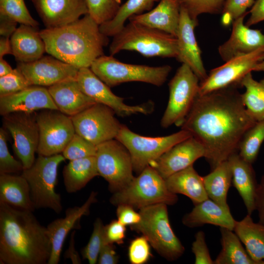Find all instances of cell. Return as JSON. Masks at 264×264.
I'll list each match as a JSON object with an SVG mask.
<instances>
[{
    "label": "cell",
    "mask_w": 264,
    "mask_h": 264,
    "mask_svg": "<svg viewBox=\"0 0 264 264\" xmlns=\"http://www.w3.org/2000/svg\"><path fill=\"white\" fill-rule=\"evenodd\" d=\"M238 88L198 95L181 126L204 147L211 171L238 153L243 135L257 122L247 111Z\"/></svg>",
    "instance_id": "6da1fadb"
},
{
    "label": "cell",
    "mask_w": 264,
    "mask_h": 264,
    "mask_svg": "<svg viewBox=\"0 0 264 264\" xmlns=\"http://www.w3.org/2000/svg\"><path fill=\"white\" fill-rule=\"evenodd\" d=\"M32 212L0 202V264H47L50 238Z\"/></svg>",
    "instance_id": "7a4b0ae2"
},
{
    "label": "cell",
    "mask_w": 264,
    "mask_h": 264,
    "mask_svg": "<svg viewBox=\"0 0 264 264\" xmlns=\"http://www.w3.org/2000/svg\"><path fill=\"white\" fill-rule=\"evenodd\" d=\"M88 14L63 26L46 28L40 31L46 52L56 58L80 69L90 67L103 55L109 37Z\"/></svg>",
    "instance_id": "3957f363"
},
{
    "label": "cell",
    "mask_w": 264,
    "mask_h": 264,
    "mask_svg": "<svg viewBox=\"0 0 264 264\" xmlns=\"http://www.w3.org/2000/svg\"><path fill=\"white\" fill-rule=\"evenodd\" d=\"M122 50L135 51L146 57L176 58L177 40L164 31L129 21L113 36L110 45L111 56Z\"/></svg>",
    "instance_id": "277c9868"
},
{
    "label": "cell",
    "mask_w": 264,
    "mask_h": 264,
    "mask_svg": "<svg viewBox=\"0 0 264 264\" xmlns=\"http://www.w3.org/2000/svg\"><path fill=\"white\" fill-rule=\"evenodd\" d=\"M140 221L130 226L141 233L162 257L169 261L179 258L185 248L173 231L170 223L167 205L154 204L139 209Z\"/></svg>",
    "instance_id": "5b68a950"
},
{
    "label": "cell",
    "mask_w": 264,
    "mask_h": 264,
    "mask_svg": "<svg viewBox=\"0 0 264 264\" xmlns=\"http://www.w3.org/2000/svg\"><path fill=\"white\" fill-rule=\"evenodd\" d=\"M177 200V195L169 191L165 179L151 166L127 186L113 193L110 199L115 206L126 204L138 209L159 203L174 205Z\"/></svg>",
    "instance_id": "8992f818"
},
{
    "label": "cell",
    "mask_w": 264,
    "mask_h": 264,
    "mask_svg": "<svg viewBox=\"0 0 264 264\" xmlns=\"http://www.w3.org/2000/svg\"><path fill=\"white\" fill-rule=\"evenodd\" d=\"M66 158L63 154L39 155L33 165L24 169L21 175L29 186L32 201L35 209L49 208L56 213L62 212L61 197L56 192L58 168Z\"/></svg>",
    "instance_id": "52a82bcc"
},
{
    "label": "cell",
    "mask_w": 264,
    "mask_h": 264,
    "mask_svg": "<svg viewBox=\"0 0 264 264\" xmlns=\"http://www.w3.org/2000/svg\"><path fill=\"white\" fill-rule=\"evenodd\" d=\"M90 69L110 88L124 83L141 82L157 87L163 85L172 70L169 65L151 66L121 62L112 56L102 55L91 64Z\"/></svg>",
    "instance_id": "ba28073f"
},
{
    "label": "cell",
    "mask_w": 264,
    "mask_h": 264,
    "mask_svg": "<svg viewBox=\"0 0 264 264\" xmlns=\"http://www.w3.org/2000/svg\"><path fill=\"white\" fill-rule=\"evenodd\" d=\"M191 136L189 132L181 129L169 135L145 136L134 132L122 124L115 139L128 149L133 171L139 174L173 146Z\"/></svg>",
    "instance_id": "9c48e42d"
},
{
    "label": "cell",
    "mask_w": 264,
    "mask_h": 264,
    "mask_svg": "<svg viewBox=\"0 0 264 264\" xmlns=\"http://www.w3.org/2000/svg\"><path fill=\"white\" fill-rule=\"evenodd\" d=\"M199 83L192 69L182 64L168 84L169 97L161 119L162 128L181 127L198 95Z\"/></svg>",
    "instance_id": "30bf717a"
},
{
    "label": "cell",
    "mask_w": 264,
    "mask_h": 264,
    "mask_svg": "<svg viewBox=\"0 0 264 264\" xmlns=\"http://www.w3.org/2000/svg\"><path fill=\"white\" fill-rule=\"evenodd\" d=\"M95 156L99 175L108 182L112 192L124 188L134 179L130 154L116 139L97 145Z\"/></svg>",
    "instance_id": "8fae6325"
},
{
    "label": "cell",
    "mask_w": 264,
    "mask_h": 264,
    "mask_svg": "<svg viewBox=\"0 0 264 264\" xmlns=\"http://www.w3.org/2000/svg\"><path fill=\"white\" fill-rule=\"evenodd\" d=\"M39 131L38 155L62 153L75 132L71 117L58 110L44 109L36 113Z\"/></svg>",
    "instance_id": "7c38bea8"
},
{
    "label": "cell",
    "mask_w": 264,
    "mask_h": 264,
    "mask_svg": "<svg viewBox=\"0 0 264 264\" xmlns=\"http://www.w3.org/2000/svg\"><path fill=\"white\" fill-rule=\"evenodd\" d=\"M115 114L108 106L96 103L71 117L75 132L97 146L117 136L122 124Z\"/></svg>",
    "instance_id": "4fadbf2b"
},
{
    "label": "cell",
    "mask_w": 264,
    "mask_h": 264,
    "mask_svg": "<svg viewBox=\"0 0 264 264\" xmlns=\"http://www.w3.org/2000/svg\"><path fill=\"white\" fill-rule=\"evenodd\" d=\"M3 125L11 134L13 150L24 169L34 163L39 142V131L34 112H15L3 116Z\"/></svg>",
    "instance_id": "5bb4252c"
},
{
    "label": "cell",
    "mask_w": 264,
    "mask_h": 264,
    "mask_svg": "<svg viewBox=\"0 0 264 264\" xmlns=\"http://www.w3.org/2000/svg\"><path fill=\"white\" fill-rule=\"evenodd\" d=\"M264 60V48L234 57L212 69L207 78L199 83L198 95L231 87H242V78Z\"/></svg>",
    "instance_id": "9a60e30c"
},
{
    "label": "cell",
    "mask_w": 264,
    "mask_h": 264,
    "mask_svg": "<svg viewBox=\"0 0 264 264\" xmlns=\"http://www.w3.org/2000/svg\"><path fill=\"white\" fill-rule=\"evenodd\" d=\"M76 80L87 95L95 102L108 106L121 117L137 113L148 114L153 110L151 102L135 106L125 104L124 99L114 94L110 87L100 80L89 67L79 69Z\"/></svg>",
    "instance_id": "2e32d148"
},
{
    "label": "cell",
    "mask_w": 264,
    "mask_h": 264,
    "mask_svg": "<svg viewBox=\"0 0 264 264\" xmlns=\"http://www.w3.org/2000/svg\"><path fill=\"white\" fill-rule=\"evenodd\" d=\"M17 67L31 86L48 87L67 79L76 78L79 70L51 55L42 56L32 62H19Z\"/></svg>",
    "instance_id": "e0dca14e"
},
{
    "label": "cell",
    "mask_w": 264,
    "mask_h": 264,
    "mask_svg": "<svg viewBox=\"0 0 264 264\" xmlns=\"http://www.w3.org/2000/svg\"><path fill=\"white\" fill-rule=\"evenodd\" d=\"M198 21L192 19L187 11L180 7L179 22L176 36L177 54L176 60L188 66L198 78L200 82L207 77L202 62L201 50L198 44L195 28Z\"/></svg>",
    "instance_id": "ac0fdd59"
},
{
    "label": "cell",
    "mask_w": 264,
    "mask_h": 264,
    "mask_svg": "<svg viewBox=\"0 0 264 264\" xmlns=\"http://www.w3.org/2000/svg\"><path fill=\"white\" fill-rule=\"evenodd\" d=\"M204 155V147L191 136L173 146L149 166L166 179L172 175L193 165Z\"/></svg>",
    "instance_id": "d6986e66"
},
{
    "label": "cell",
    "mask_w": 264,
    "mask_h": 264,
    "mask_svg": "<svg viewBox=\"0 0 264 264\" xmlns=\"http://www.w3.org/2000/svg\"><path fill=\"white\" fill-rule=\"evenodd\" d=\"M97 193L92 191L87 200L81 206L68 208L65 217L57 219L46 226L50 238L52 250L48 264H58L66 238L69 232L80 227V219L89 213L91 205L97 201Z\"/></svg>",
    "instance_id": "ffe728a7"
},
{
    "label": "cell",
    "mask_w": 264,
    "mask_h": 264,
    "mask_svg": "<svg viewBox=\"0 0 264 264\" xmlns=\"http://www.w3.org/2000/svg\"><path fill=\"white\" fill-rule=\"evenodd\" d=\"M46 28L63 26L88 13L86 0H32Z\"/></svg>",
    "instance_id": "44dd1931"
},
{
    "label": "cell",
    "mask_w": 264,
    "mask_h": 264,
    "mask_svg": "<svg viewBox=\"0 0 264 264\" xmlns=\"http://www.w3.org/2000/svg\"><path fill=\"white\" fill-rule=\"evenodd\" d=\"M248 12L234 20L229 38L218 48L219 55L224 62L238 56L264 48V34L244 24V18Z\"/></svg>",
    "instance_id": "7402d4cb"
},
{
    "label": "cell",
    "mask_w": 264,
    "mask_h": 264,
    "mask_svg": "<svg viewBox=\"0 0 264 264\" xmlns=\"http://www.w3.org/2000/svg\"><path fill=\"white\" fill-rule=\"evenodd\" d=\"M44 109L58 108L48 88L44 87L31 86L15 93L0 97V114L2 116L12 112L31 113Z\"/></svg>",
    "instance_id": "603a6c76"
},
{
    "label": "cell",
    "mask_w": 264,
    "mask_h": 264,
    "mask_svg": "<svg viewBox=\"0 0 264 264\" xmlns=\"http://www.w3.org/2000/svg\"><path fill=\"white\" fill-rule=\"evenodd\" d=\"M48 90L58 110L70 117L96 103L82 90L76 78L57 83Z\"/></svg>",
    "instance_id": "cb8c5ba5"
},
{
    "label": "cell",
    "mask_w": 264,
    "mask_h": 264,
    "mask_svg": "<svg viewBox=\"0 0 264 264\" xmlns=\"http://www.w3.org/2000/svg\"><path fill=\"white\" fill-rule=\"evenodd\" d=\"M179 0H160L150 11L132 16L129 21L155 28L176 37L180 14Z\"/></svg>",
    "instance_id": "d4e9b609"
},
{
    "label": "cell",
    "mask_w": 264,
    "mask_h": 264,
    "mask_svg": "<svg viewBox=\"0 0 264 264\" xmlns=\"http://www.w3.org/2000/svg\"><path fill=\"white\" fill-rule=\"evenodd\" d=\"M236 221L230 208L221 206L209 198L195 205L192 211L182 219V223L190 228L209 224L233 231Z\"/></svg>",
    "instance_id": "484cf974"
},
{
    "label": "cell",
    "mask_w": 264,
    "mask_h": 264,
    "mask_svg": "<svg viewBox=\"0 0 264 264\" xmlns=\"http://www.w3.org/2000/svg\"><path fill=\"white\" fill-rule=\"evenodd\" d=\"M232 173V183L242 199L247 214L256 210L255 197L258 183L252 164L241 157L238 153L227 159Z\"/></svg>",
    "instance_id": "4316f807"
},
{
    "label": "cell",
    "mask_w": 264,
    "mask_h": 264,
    "mask_svg": "<svg viewBox=\"0 0 264 264\" xmlns=\"http://www.w3.org/2000/svg\"><path fill=\"white\" fill-rule=\"evenodd\" d=\"M12 55L20 63L35 61L46 52L44 42L37 27L21 24L11 35Z\"/></svg>",
    "instance_id": "83f0119b"
},
{
    "label": "cell",
    "mask_w": 264,
    "mask_h": 264,
    "mask_svg": "<svg viewBox=\"0 0 264 264\" xmlns=\"http://www.w3.org/2000/svg\"><path fill=\"white\" fill-rule=\"evenodd\" d=\"M165 180L170 191L188 197L194 205L209 198L203 177L198 174L193 165L172 175Z\"/></svg>",
    "instance_id": "f1b7e54d"
},
{
    "label": "cell",
    "mask_w": 264,
    "mask_h": 264,
    "mask_svg": "<svg viewBox=\"0 0 264 264\" xmlns=\"http://www.w3.org/2000/svg\"><path fill=\"white\" fill-rule=\"evenodd\" d=\"M0 202L20 209H35L29 184L22 175L0 174Z\"/></svg>",
    "instance_id": "f546056e"
},
{
    "label": "cell",
    "mask_w": 264,
    "mask_h": 264,
    "mask_svg": "<svg viewBox=\"0 0 264 264\" xmlns=\"http://www.w3.org/2000/svg\"><path fill=\"white\" fill-rule=\"evenodd\" d=\"M233 231L256 264H264V224L255 222L247 214L241 220L236 221Z\"/></svg>",
    "instance_id": "4dcf8cb0"
},
{
    "label": "cell",
    "mask_w": 264,
    "mask_h": 264,
    "mask_svg": "<svg viewBox=\"0 0 264 264\" xmlns=\"http://www.w3.org/2000/svg\"><path fill=\"white\" fill-rule=\"evenodd\" d=\"M64 183L67 193L83 188L94 177L99 176L95 156L70 160L63 171Z\"/></svg>",
    "instance_id": "1f68e13d"
},
{
    "label": "cell",
    "mask_w": 264,
    "mask_h": 264,
    "mask_svg": "<svg viewBox=\"0 0 264 264\" xmlns=\"http://www.w3.org/2000/svg\"><path fill=\"white\" fill-rule=\"evenodd\" d=\"M202 177L208 198L220 206L229 208L227 197L232 182V173L228 161L222 162Z\"/></svg>",
    "instance_id": "d6a6232c"
},
{
    "label": "cell",
    "mask_w": 264,
    "mask_h": 264,
    "mask_svg": "<svg viewBox=\"0 0 264 264\" xmlns=\"http://www.w3.org/2000/svg\"><path fill=\"white\" fill-rule=\"evenodd\" d=\"M221 249L214 264H256L234 231L220 227Z\"/></svg>",
    "instance_id": "836d02e7"
},
{
    "label": "cell",
    "mask_w": 264,
    "mask_h": 264,
    "mask_svg": "<svg viewBox=\"0 0 264 264\" xmlns=\"http://www.w3.org/2000/svg\"><path fill=\"white\" fill-rule=\"evenodd\" d=\"M160 0H127L120 7L111 20L99 25L101 32L108 37H113L125 26V23L133 15H140L152 10Z\"/></svg>",
    "instance_id": "e575fe53"
},
{
    "label": "cell",
    "mask_w": 264,
    "mask_h": 264,
    "mask_svg": "<svg viewBox=\"0 0 264 264\" xmlns=\"http://www.w3.org/2000/svg\"><path fill=\"white\" fill-rule=\"evenodd\" d=\"M241 85L245 89L242 99L248 112L256 121L264 119V79L257 81L250 72L242 78Z\"/></svg>",
    "instance_id": "d590c367"
},
{
    "label": "cell",
    "mask_w": 264,
    "mask_h": 264,
    "mask_svg": "<svg viewBox=\"0 0 264 264\" xmlns=\"http://www.w3.org/2000/svg\"><path fill=\"white\" fill-rule=\"evenodd\" d=\"M264 141V119L257 121L245 132L239 144V154L246 161L253 164Z\"/></svg>",
    "instance_id": "8d00e7d4"
},
{
    "label": "cell",
    "mask_w": 264,
    "mask_h": 264,
    "mask_svg": "<svg viewBox=\"0 0 264 264\" xmlns=\"http://www.w3.org/2000/svg\"><path fill=\"white\" fill-rule=\"evenodd\" d=\"M88 14L99 25L115 16L122 0H86Z\"/></svg>",
    "instance_id": "74e56055"
},
{
    "label": "cell",
    "mask_w": 264,
    "mask_h": 264,
    "mask_svg": "<svg viewBox=\"0 0 264 264\" xmlns=\"http://www.w3.org/2000/svg\"><path fill=\"white\" fill-rule=\"evenodd\" d=\"M0 13L21 24L34 27L39 25L38 22L31 16L24 0H0Z\"/></svg>",
    "instance_id": "f35d334b"
},
{
    "label": "cell",
    "mask_w": 264,
    "mask_h": 264,
    "mask_svg": "<svg viewBox=\"0 0 264 264\" xmlns=\"http://www.w3.org/2000/svg\"><path fill=\"white\" fill-rule=\"evenodd\" d=\"M226 0H179L180 6L184 8L189 16L198 21L202 14H220L223 9Z\"/></svg>",
    "instance_id": "ab89813d"
},
{
    "label": "cell",
    "mask_w": 264,
    "mask_h": 264,
    "mask_svg": "<svg viewBox=\"0 0 264 264\" xmlns=\"http://www.w3.org/2000/svg\"><path fill=\"white\" fill-rule=\"evenodd\" d=\"M96 146L75 133L62 153L70 160L95 156Z\"/></svg>",
    "instance_id": "60d3db41"
},
{
    "label": "cell",
    "mask_w": 264,
    "mask_h": 264,
    "mask_svg": "<svg viewBox=\"0 0 264 264\" xmlns=\"http://www.w3.org/2000/svg\"><path fill=\"white\" fill-rule=\"evenodd\" d=\"M104 227L101 219H96L89 240L82 251L83 259L87 260L90 264L97 263L99 254L104 243Z\"/></svg>",
    "instance_id": "b9f144b4"
},
{
    "label": "cell",
    "mask_w": 264,
    "mask_h": 264,
    "mask_svg": "<svg viewBox=\"0 0 264 264\" xmlns=\"http://www.w3.org/2000/svg\"><path fill=\"white\" fill-rule=\"evenodd\" d=\"M31 85L18 68L0 77V97L11 95L21 91Z\"/></svg>",
    "instance_id": "7bdbcfd3"
},
{
    "label": "cell",
    "mask_w": 264,
    "mask_h": 264,
    "mask_svg": "<svg viewBox=\"0 0 264 264\" xmlns=\"http://www.w3.org/2000/svg\"><path fill=\"white\" fill-rule=\"evenodd\" d=\"M7 132L4 128L0 129V174H13L24 169L20 160L15 159L9 152L7 145Z\"/></svg>",
    "instance_id": "ee69618b"
},
{
    "label": "cell",
    "mask_w": 264,
    "mask_h": 264,
    "mask_svg": "<svg viewBox=\"0 0 264 264\" xmlns=\"http://www.w3.org/2000/svg\"><path fill=\"white\" fill-rule=\"evenodd\" d=\"M150 244L147 239L141 236L132 240L128 248V256L132 264H143L151 256Z\"/></svg>",
    "instance_id": "f6af8a7d"
},
{
    "label": "cell",
    "mask_w": 264,
    "mask_h": 264,
    "mask_svg": "<svg viewBox=\"0 0 264 264\" xmlns=\"http://www.w3.org/2000/svg\"><path fill=\"white\" fill-rule=\"evenodd\" d=\"M254 0H226L222 14L221 22L224 25L231 22L246 13Z\"/></svg>",
    "instance_id": "bcb514c9"
},
{
    "label": "cell",
    "mask_w": 264,
    "mask_h": 264,
    "mask_svg": "<svg viewBox=\"0 0 264 264\" xmlns=\"http://www.w3.org/2000/svg\"><path fill=\"white\" fill-rule=\"evenodd\" d=\"M192 251L195 257L196 264H214L205 242L203 231H198L195 235V240L192 245Z\"/></svg>",
    "instance_id": "7dc6e473"
},
{
    "label": "cell",
    "mask_w": 264,
    "mask_h": 264,
    "mask_svg": "<svg viewBox=\"0 0 264 264\" xmlns=\"http://www.w3.org/2000/svg\"><path fill=\"white\" fill-rule=\"evenodd\" d=\"M126 226L118 220H112L104 227V243H123L126 237Z\"/></svg>",
    "instance_id": "c3c4849f"
},
{
    "label": "cell",
    "mask_w": 264,
    "mask_h": 264,
    "mask_svg": "<svg viewBox=\"0 0 264 264\" xmlns=\"http://www.w3.org/2000/svg\"><path fill=\"white\" fill-rule=\"evenodd\" d=\"M117 220L123 225L132 226L137 224L141 220V216L132 207L126 204L117 206Z\"/></svg>",
    "instance_id": "681fc988"
},
{
    "label": "cell",
    "mask_w": 264,
    "mask_h": 264,
    "mask_svg": "<svg viewBox=\"0 0 264 264\" xmlns=\"http://www.w3.org/2000/svg\"><path fill=\"white\" fill-rule=\"evenodd\" d=\"M118 256L113 243H103L100 251L97 263L99 264H116Z\"/></svg>",
    "instance_id": "f907efd6"
},
{
    "label": "cell",
    "mask_w": 264,
    "mask_h": 264,
    "mask_svg": "<svg viewBox=\"0 0 264 264\" xmlns=\"http://www.w3.org/2000/svg\"><path fill=\"white\" fill-rule=\"evenodd\" d=\"M256 210L258 211L259 222L264 224V175L258 183L255 197Z\"/></svg>",
    "instance_id": "816d5d0a"
},
{
    "label": "cell",
    "mask_w": 264,
    "mask_h": 264,
    "mask_svg": "<svg viewBox=\"0 0 264 264\" xmlns=\"http://www.w3.org/2000/svg\"><path fill=\"white\" fill-rule=\"evenodd\" d=\"M249 12L250 17L245 23L247 26L264 21V0H257Z\"/></svg>",
    "instance_id": "f5cc1de1"
},
{
    "label": "cell",
    "mask_w": 264,
    "mask_h": 264,
    "mask_svg": "<svg viewBox=\"0 0 264 264\" xmlns=\"http://www.w3.org/2000/svg\"><path fill=\"white\" fill-rule=\"evenodd\" d=\"M17 23L11 18L0 13V36L10 38L16 30Z\"/></svg>",
    "instance_id": "db71d44e"
},
{
    "label": "cell",
    "mask_w": 264,
    "mask_h": 264,
    "mask_svg": "<svg viewBox=\"0 0 264 264\" xmlns=\"http://www.w3.org/2000/svg\"><path fill=\"white\" fill-rule=\"evenodd\" d=\"M75 231H73L71 233L69 246L65 254V256L66 258L70 259L73 264H79L81 263V260L78 252L76 250L75 248Z\"/></svg>",
    "instance_id": "11a10c76"
},
{
    "label": "cell",
    "mask_w": 264,
    "mask_h": 264,
    "mask_svg": "<svg viewBox=\"0 0 264 264\" xmlns=\"http://www.w3.org/2000/svg\"><path fill=\"white\" fill-rule=\"evenodd\" d=\"M12 54V47L9 38L0 37V58H2L6 54Z\"/></svg>",
    "instance_id": "9f6ffc18"
},
{
    "label": "cell",
    "mask_w": 264,
    "mask_h": 264,
    "mask_svg": "<svg viewBox=\"0 0 264 264\" xmlns=\"http://www.w3.org/2000/svg\"><path fill=\"white\" fill-rule=\"evenodd\" d=\"M13 69L8 63L2 58H0V77L11 73Z\"/></svg>",
    "instance_id": "6f0895ef"
},
{
    "label": "cell",
    "mask_w": 264,
    "mask_h": 264,
    "mask_svg": "<svg viewBox=\"0 0 264 264\" xmlns=\"http://www.w3.org/2000/svg\"><path fill=\"white\" fill-rule=\"evenodd\" d=\"M253 71H264V60L256 65Z\"/></svg>",
    "instance_id": "680465c9"
}]
</instances>
